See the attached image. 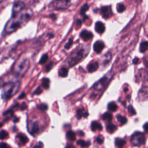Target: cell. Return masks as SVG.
I'll return each instance as SVG.
<instances>
[{
  "label": "cell",
  "mask_w": 148,
  "mask_h": 148,
  "mask_svg": "<svg viewBox=\"0 0 148 148\" xmlns=\"http://www.w3.org/2000/svg\"><path fill=\"white\" fill-rule=\"evenodd\" d=\"M31 16V11L26 10L24 13L20 14L17 18V16L12 17L13 20H11L8 24L6 28L7 32L10 33L16 31L17 29L19 28L23 24V23H25L27 21H28Z\"/></svg>",
  "instance_id": "1"
},
{
  "label": "cell",
  "mask_w": 148,
  "mask_h": 148,
  "mask_svg": "<svg viewBox=\"0 0 148 148\" xmlns=\"http://www.w3.org/2000/svg\"><path fill=\"white\" fill-rule=\"evenodd\" d=\"M88 50L82 47L73 51L69 58L68 62L69 66H73L84 58L88 53Z\"/></svg>",
  "instance_id": "2"
},
{
  "label": "cell",
  "mask_w": 148,
  "mask_h": 148,
  "mask_svg": "<svg viewBox=\"0 0 148 148\" xmlns=\"http://www.w3.org/2000/svg\"><path fill=\"white\" fill-rule=\"evenodd\" d=\"M20 86L19 82L8 83L4 85L2 97L5 98H10L14 95L18 90Z\"/></svg>",
  "instance_id": "3"
},
{
  "label": "cell",
  "mask_w": 148,
  "mask_h": 148,
  "mask_svg": "<svg viewBox=\"0 0 148 148\" xmlns=\"http://www.w3.org/2000/svg\"><path fill=\"white\" fill-rule=\"evenodd\" d=\"M29 66V61L27 59L23 60L19 62L18 64L16 65L14 73L17 76H20V75L23 76L28 70Z\"/></svg>",
  "instance_id": "4"
},
{
  "label": "cell",
  "mask_w": 148,
  "mask_h": 148,
  "mask_svg": "<svg viewBox=\"0 0 148 148\" xmlns=\"http://www.w3.org/2000/svg\"><path fill=\"white\" fill-rule=\"evenodd\" d=\"M145 136L142 132L136 131L134 132L131 138V142L134 146H140L145 143Z\"/></svg>",
  "instance_id": "5"
},
{
  "label": "cell",
  "mask_w": 148,
  "mask_h": 148,
  "mask_svg": "<svg viewBox=\"0 0 148 148\" xmlns=\"http://www.w3.org/2000/svg\"><path fill=\"white\" fill-rule=\"evenodd\" d=\"M72 0H56L53 5L57 9H65L68 8L71 4Z\"/></svg>",
  "instance_id": "6"
},
{
  "label": "cell",
  "mask_w": 148,
  "mask_h": 148,
  "mask_svg": "<svg viewBox=\"0 0 148 148\" xmlns=\"http://www.w3.org/2000/svg\"><path fill=\"white\" fill-rule=\"evenodd\" d=\"M108 82L109 78L108 77V76H105L104 77L101 78L98 82L95 83V84H94V85L93 86V87L97 90H101L102 88L106 85Z\"/></svg>",
  "instance_id": "7"
},
{
  "label": "cell",
  "mask_w": 148,
  "mask_h": 148,
  "mask_svg": "<svg viewBox=\"0 0 148 148\" xmlns=\"http://www.w3.org/2000/svg\"><path fill=\"white\" fill-rule=\"evenodd\" d=\"M25 4L22 1H18L14 3L12 9V17H15L24 8Z\"/></svg>",
  "instance_id": "8"
},
{
  "label": "cell",
  "mask_w": 148,
  "mask_h": 148,
  "mask_svg": "<svg viewBox=\"0 0 148 148\" xmlns=\"http://www.w3.org/2000/svg\"><path fill=\"white\" fill-rule=\"evenodd\" d=\"M101 14L104 18H109L112 15V8L109 6H105L101 9Z\"/></svg>",
  "instance_id": "9"
},
{
  "label": "cell",
  "mask_w": 148,
  "mask_h": 148,
  "mask_svg": "<svg viewBox=\"0 0 148 148\" xmlns=\"http://www.w3.org/2000/svg\"><path fill=\"white\" fill-rule=\"evenodd\" d=\"M104 47H105V45L103 42L101 40L96 41L93 45L94 50L97 53H100L102 51V50L104 49Z\"/></svg>",
  "instance_id": "10"
},
{
  "label": "cell",
  "mask_w": 148,
  "mask_h": 148,
  "mask_svg": "<svg viewBox=\"0 0 148 148\" xmlns=\"http://www.w3.org/2000/svg\"><path fill=\"white\" fill-rule=\"evenodd\" d=\"M80 36L83 40L87 41V40H89L90 39H91L92 38L93 35L90 31H88L87 30L84 29V30H83L80 32Z\"/></svg>",
  "instance_id": "11"
},
{
  "label": "cell",
  "mask_w": 148,
  "mask_h": 148,
  "mask_svg": "<svg viewBox=\"0 0 148 148\" xmlns=\"http://www.w3.org/2000/svg\"><path fill=\"white\" fill-rule=\"evenodd\" d=\"M95 30L98 34H102L105 30L104 24L101 21H97L95 24Z\"/></svg>",
  "instance_id": "12"
},
{
  "label": "cell",
  "mask_w": 148,
  "mask_h": 148,
  "mask_svg": "<svg viewBox=\"0 0 148 148\" xmlns=\"http://www.w3.org/2000/svg\"><path fill=\"white\" fill-rule=\"evenodd\" d=\"M99 68V64L98 62H93L90 63L88 66H87V70L88 72L90 73L94 72L97 70V69Z\"/></svg>",
  "instance_id": "13"
},
{
  "label": "cell",
  "mask_w": 148,
  "mask_h": 148,
  "mask_svg": "<svg viewBox=\"0 0 148 148\" xmlns=\"http://www.w3.org/2000/svg\"><path fill=\"white\" fill-rule=\"evenodd\" d=\"M39 131V125L38 124V123L36 122H33L30 127V130H29V132L32 134L34 135L35 134H36L37 132H38V131Z\"/></svg>",
  "instance_id": "14"
},
{
  "label": "cell",
  "mask_w": 148,
  "mask_h": 148,
  "mask_svg": "<svg viewBox=\"0 0 148 148\" xmlns=\"http://www.w3.org/2000/svg\"><path fill=\"white\" fill-rule=\"evenodd\" d=\"M91 129L93 131H95L96 130L100 131L102 130V126L100 123L96 121H94L91 124Z\"/></svg>",
  "instance_id": "15"
},
{
  "label": "cell",
  "mask_w": 148,
  "mask_h": 148,
  "mask_svg": "<svg viewBox=\"0 0 148 148\" xmlns=\"http://www.w3.org/2000/svg\"><path fill=\"white\" fill-rule=\"evenodd\" d=\"M106 129L109 133L112 134L117 130V127L114 124L110 123V124H108L106 125Z\"/></svg>",
  "instance_id": "16"
},
{
  "label": "cell",
  "mask_w": 148,
  "mask_h": 148,
  "mask_svg": "<svg viewBox=\"0 0 148 148\" xmlns=\"http://www.w3.org/2000/svg\"><path fill=\"white\" fill-rule=\"evenodd\" d=\"M17 137H18L20 142L23 144V145H25L28 141V138L27 137L26 135H25L24 134H19Z\"/></svg>",
  "instance_id": "17"
},
{
  "label": "cell",
  "mask_w": 148,
  "mask_h": 148,
  "mask_svg": "<svg viewBox=\"0 0 148 148\" xmlns=\"http://www.w3.org/2000/svg\"><path fill=\"white\" fill-rule=\"evenodd\" d=\"M66 137L68 140L74 141L76 139V134L72 131H69L66 132Z\"/></svg>",
  "instance_id": "18"
},
{
  "label": "cell",
  "mask_w": 148,
  "mask_h": 148,
  "mask_svg": "<svg viewBox=\"0 0 148 148\" xmlns=\"http://www.w3.org/2000/svg\"><path fill=\"white\" fill-rule=\"evenodd\" d=\"M117 105L116 104V103L113 102H111L108 103V109L109 111L111 112H115L117 110Z\"/></svg>",
  "instance_id": "19"
},
{
  "label": "cell",
  "mask_w": 148,
  "mask_h": 148,
  "mask_svg": "<svg viewBox=\"0 0 148 148\" xmlns=\"http://www.w3.org/2000/svg\"><path fill=\"white\" fill-rule=\"evenodd\" d=\"M148 47V42L147 41H143L140 43V51L141 53H144Z\"/></svg>",
  "instance_id": "20"
},
{
  "label": "cell",
  "mask_w": 148,
  "mask_h": 148,
  "mask_svg": "<svg viewBox=\"0 0 148 148\" xmlns=\"http://www.w3.org/2000/svg\"><path fill=\"white\" fill-rule=\"evenodd\" d=\"M68 73V70L65 67L61 68L58 72L59 76L61 77H65L67 76Z\"/></svg>",
  "instance_id": "21"
},
{
  "label": "cell",
  "mask_w": 148,
  "mask_h": 148,
  "mask_svg": "<svg viewBox=\"0 0 148 148\" xmlns=\"http://www.w3.org/2000/svg\"><path fill=\"white\" fill-rule=\"evenodd\" d=\"M126 142L124 139H121V138H116L115 139V145L119 147H123L125 144Z\"/></svg>",
  "instance_id": "22"
},
{
  "label": "cell",
  "mask_w": 148,
  "mask_h": 148,
  "mask_svg": "<svg viewBox=\"0 0 148 148\" xmlns=\"http://www.w3.org/2000/svg\"><path fill=\"white\" fill-rule=\"evenodd\" d=\"M102 118L103 120H106L108 121H110L112 120V114L109 112H105L102 116Z\"/></svg>",
  "instance_id": "23"
},
{
  "label": "cell",
  "mask_w": 148,
  "mask_h": 148,
  "mask_svg": "<svg viewBox=\"0 0 148 148\" xmlns=\"http://www.w3.org/2000/svg\"><path fill=\"white\" fill-rule=\"evenodd\" d=\"M116 118L117 121L122 125L125 124L127 122V119L126 117L121 116V114H117L116 116Z\"/></svg>",
  "instance_id": "24"
},
{
  "label": "cell",
  "mask_w": 148,
  "mask_h": 148,
  "mask_svg": "<svg viewBox=\"0 0 148 148\" xmlns=\"http://www.w3.org/2000/svg\"><path fill=\"white\" fill-rule=\"evenodd\" d=\"M77 144L81 147H87L90 146V142H86L82 139H79L77 141Z\"/></svg>",
  "instance_id": "25"
},
{
  "label": "cell",
  "mask_w": 148,
  "mask_h": 148,
  "mask_svg": "<svg viewBox=\"0 0 148 148\" xmlns=\"http://www.w3.org/2000/svg\"><path fill=\"white\" fill-rule=\"evenodd\" d=\"M42 85L45 88H48L50 86V80L48 78H43L42 81Z\"/></svg>",
  "instance_id": "26"
},
{
  "label": "cell",
  "mask_w": 148,
  "mask_h": 148,
  "mask_svg": "<svg viewBox=\"0 0 148 148\" xmlns=\"http://www.w3.org/2000/svg\"><path fill=\"white\" fill-rule=\"evenodd\" d=\"M140 94L143 98L148 97V87H143L139 91Z\"/></svg>",
  "instance_id": "27"
},
{
  "label": "cell",
  "mask_w": 148,
  "mask_h": 148,
  "mask_svg": "<svg viewBox=\"0 0 148 148\" xmlns=\"http://www.w3.org/2000/svg\"><path fill=\"white\" fill-rule=\"evenodd\" d=\"M13 109H9V110H6V112H5L3 113V116L6 117V119H10L11 117L13 116Z\"/></svg>",
  "instance_id": "28"
},
{
  "label": "cell",
  "mask_w": 148,
  "mask_h": 148,
  "mask_svg": "<svg viewBox=\"0 0 148 148\" xmlns=\"http://www.w3.org/2000/svg\"><path fill=\"white\" fill-rule=\"evenodd\" d=\"M125 10V6L124 4L119 3L117 5V10L119 13H122Z\"/></svg>",
  "instance_id": "29"
},
{
  "label": "cell",
  "mask_w": 148,
  "mask_h": 148,
  "mask_svg": "<svg viewBox=\"0 0 148 148\" xmlns=\"http://www.w3.org/2000/svg\"><path fill=\"white\" fill-rule=\"evenodd\" d=\"M84 113V109H77L76 112V117L77 119H80L83 116V114Z\"/></svg>",
  "instance_id": "30"
},
{
  "label": "cell",
  "mask_w": 148,
  "mask_h": 148,
  "mask_svg": "<svg viewBox=\"0 0 148 148\" xmlns=\"http://www.w3.org/2000/svg\"><path fill=\"white\" fill-rule=\"evenodd\" d=\"M48 58H49V57H48V55L47 54H45L42 56V57H41V58L40 59V61H39V64H44L47 60H48Z\"/></svg>",
  "instance_id": "31"
},
{
  "label": "cell",
  "mask_w": 148,
  "mask_h": 148,
  "mask_svg": "<svg viewBox=\"0 0 148 148\" xmlns=\"http://www.w3.org/2000/svg\"><path fill=\"white\" fill-rule=\"evenodd\" d=\"M88 8H89L88 5L87 3L84 4V5L82 6V8H81V9H80V14H82V15L84 14L85 13H86V12L88 9Z\"/></svg>",
  "instance_id": "32"
},
{
  "label": "cell",
  "mask_w": 148,
  "mask_h": 148,
  "mask_svg": "<svg viewBox=\"0 0 148 148\" xmlns=\"http://www.w3.org/2000/svg\"><path fill=\"white\" fill-rule=\"evenodd\" d=\"M38 108L40 110H42V111H45V110H47L48 106H47V105L46 103H41V104H40L38 106Z\"/></svg>",
  "instance_id": "33"
},
{
  "label": "cell",
  "mask_w": 148,
  "mask_h": 148,
  "mask_svg": "<svg viewBox=\"0 0 148 148\" xmlns=\"http://www.w3.org/2000/svg\"><path fill=\"white\" fill-rule=\"evenodd\" d=\"M8 137V133L6 131L2 130L1 131V139L3 140L4 139L7 138Z\"/></svg>",
  "instance_id": "34"
},
{
  "label": "cell",
  "mask_w": 148,
  "mask_h": 148,
  "mask_svg": "<svg viewBox=\"0 0 148 148\" xmlns=\"http://www.w3.org/2000/svg\"><path fill=\"white\" fill-rule=\"evenodd\" d=\"M54 65V62L53 61H50L46 66H45V71L46 72H49L51 70V69L53 68Z\"/></svg>",
  "instance_id": "35"
},
{
  "label": "cell",
  "mask_w": 148,
  "mask_h": 148,
  "mask_svg": "<svg viewBox=\"0 0 148 148\" xmlns=\"http://www.w3.org/2000/svg\"><path fill=\"white\" fill-rule=\"evenodd\" d=\"M72 44H73V39L72 38H70L69 39L68 42L65 45V46H64L65 49H69L71 47V46L72 45Z\"/></svg>",
  "instance_id": "36"
},
{
  "label": "cell",
  "mask_w": 148,
  "mask_h": 148,
  "mask_svg": "<svg viewBox=\"0 0 148 148\" xmlns=\"http://www.w3.org/2000/svg\"><path fill=\"white\" fill-rule=\"evenodd\" d=\"M103 140H104V139H103V136H102L101 135L98 136L96 138V141H97V143L99 145H101L102 143H103Z\"/></svg>",
  "instance_id": "37"
},
{
  "label": "cell",
  "mask_w": 148,
  "mask_h": 148,
  "mask_svg": "<svg viewBox=\"0 0 148 148\" xmlns=\"http://www.w3.org/2000/svg\"><path fill=\"white\" fill-rule=\"evenodd\" d=\"M128 110L129 113H130L131 114H132V115H134V114H136L135 109H134V108L131 105H129L128 106Z\"/></svg>",
  "instance_id": "38"
},
{
  "label": "cell",
  "mask_w": 148,
  "mask_h": 148,
  "mask_svg": "<svg viewBox=\"0 0 148 148\" xmlns=\"http://www.w3.org/2000/svg\"><path fill=\"white\" fill-rule=\"evenodd\" d=\"M42 92V90L40 86H39L33 92V95H39Z\"/></svg>",
  "instance_id": "39"
},
{
  "label": "cell",
  "mask_w": 148,
  "mask_h": 148,
  "mask_svg": "<svg viewBox=\"0 0 148 148\" xmlns=\"http://www.w3.org/2000/svg\"><path fill=\"white\" fill-rule=\"evenodd\" d=\"M27 105L25 104V103L23 102V103H22L21 106H20V109H21V110H24L26 109H27Z\"/></svg>",
  "instance_id": "40"
},
{
  "label": "cell",
  "mask_w": 148,
  "mask_h": 148,
  "mask_svg": "<svg viewBox=\"0 0 148 148\" xmlns=\"http://www.w3.org/2000/svg\"><path fill=\"white\" fill-rule=\"evenodd\" d=\"M143 127L144 130H145L146 132H148V123H146L143 125Z\"/></svg>",
  "instance_id": "41"
},
{
  "label": "cell",
  "mask_w": 148,
  "mask_h": 148,
  "mask_svg": "<svg viewBox=\"0 0 148 148\" xmlns=\"http://www.w3.org/2000/svg\"><path fill=\"white\" fill-rule=\"evenodd\" d=\"M25 93H24V92H21V93L20 94V95L18 97V99H22V98H23L25 97Z\"/></svg>",
  "instance_id": "42"
},
{
  "label": "cell",
  "mask_w": 148,
  "mask_h": 148,
  "mask_svg": "<svg viewBox=\"0 0 148 148\" xmlns=\"http://www.w3.org/2000/svg\"><path fill=\"white\" fill-rule=\"evenodd\" d=\"M138 61H139V58L136 57V58H135L133 60L132 62H133V64H136L138 62Z\"/></svg>",
  "instance_id": "43"
},
{
  "label": "cell",
  "mask_w": 148,
  "mask_h": 148,
  "mask_svg": "<svg viewBox=\"0 0 148 148\" xmlns=\"http://www.w3.org/2000/svg\"><path fill=\"white\" fill-rule=\"evenodd\" d=\"M1 147L6 148V147H8V146L7 144L5 143H1Z\"/></svg>",
  "instance_id": "44"
},
{
  "label": "cell",
  "mask_w": 148,
  "mask_h": 148,
  "mask_svg": "<svg viewBox=\"0 0 148 148\" xmlns=\"http://www.w3.org/2000/svg\"><path fill=\"white\" fill-rule=\"evenodd\" d=\"M82 25V21L80 20H77V25H78L79 27H80Z\"/></svg>",
  "instance_id": "45"
},
{
  "label": "cell",
  "mask_w": 148,
  "mask_h": 148,
  "mask_svg": "<svg viewBox=\"0 0 148 148\" xmlns=\"http://www.w3.org/2000/svg\"><path fill=\"white\" fill-rule=\"evenodd\" d=\"M77 132H78V134H79L80 136H84V132H83V131H79Z\"/></svg>",
  "instance_id": "46"
},
{
  "label": "cell",
  "mask_w": 148,
  "mask_h": 148,
  "mask_svg": "<svg viewBox=\"0 0 148 148\" xmlns=\"http://www.w3.org/2000/svg\"><path fill=\"white\" fill-rule=\"evenodd\" d=\"M88 113H87V112H84V114H83V117H87V116H88Z\"/></svg>",
  "instance_id": "47"
},
{
  "label": "cell",
  "mask_w": 148,
  "mask_h": 148,
  "mask_svg": "<svg viewBox=\"0 0 148 148\" xmlns=\"http://www.w3.org/2000/svg\"><path fill=\"white\" fill-rule=\"evenodd\" d=\"M18 121V118H17V117H16V118H14V119L13 122H14V123H16V122H17Z\"/></svg>",
  "instance_id": "48"
},
{
  "label": "cell",
  "mask_w": 148,
  "mask_h": 148,
  "mask_svg": "<svg viewBox=\"0 0 148 148\" xmlns=\"http://www.w3.org/2000/svg\"><path fill=\"white\" fill-rule=\"evenodd\" d=\"M124 91L125 92L127 91H128V88H124Z\"/></svg>",
  "instance_id": "49"
}]
</instances>
